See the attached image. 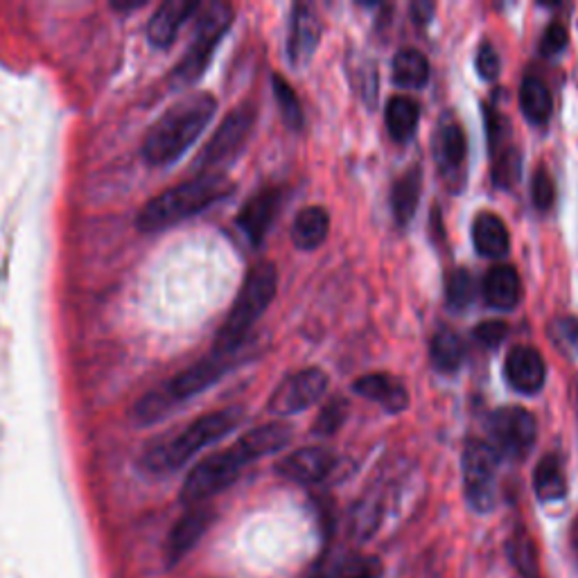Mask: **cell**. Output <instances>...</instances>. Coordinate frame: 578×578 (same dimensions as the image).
I'll use <instances>...</instances> for the list:
<instances>
[{
    "label": "cell",
    "instance_id": "obj_25",
    "mask_svg": "<svg viewBox=\"0 0 578 578\" xmlns=\"http://www.w3.org/2000/svg\"><path fill=\"white\" fill-rule=\"evenodd\" d=\"M386 131L395 143H404L417 134L421 120V107L406 96H393L386 105Z\"/></svg>",
    "mask_w": 578,
    "mask_h": 578
},
{
    "label": "cell",
    "instance_id": "obj_23",
    "mask_svg": "<svg viewBox=\"0 0 578 578\" xmlns=\"http://www.w3.org/2000/svg\"><path fill=\"white\" fill-rule=\"evenodd\" d=\"M330 231V215L323 206L303 208L292 224V242L301 252H312L323 244Z\"/></svg>",
    "mask_w": 578,
    "mask_h": 578
},
{
    "label": "cell",
    "instance_id": "obj_13",
    "mask_svg": "<svg viewBox=\"0 0 578 578\" xmlns=\"http://www.w3.org/2000/svg\"><path fill=\"white\" fill-rule=\"evenodd\" d=\"M323 35V23L312 3H298L292 10L290 37H287V57L294 68L305 66L314 50L319 48Z\"/></svg>",
    "mask_w": 578,
    "mask_h": 578
},
{
    "label": "cell",
    "instance_id": "obj_36",
    "mask_svg": "<svg viewBox=\"0 0 578 578\" xmlns=\"http://www.w3.org/2000/svg\"><path fill=\"white\" fill-rule=\"evenodd\" d=\"M531 197H533V206L538 210H549L556 202V184L551 179V175L547 173L545 165H540V168L536 170L533 175V184H531Z\"/></svg>",
    "mask_w": 578,
    "mask_h": 578
},
{
    "label": "cell",
    "instance_id": "obj_2",
    "mask_svg": "<svg viewBox=\"0 0 578 578\" xmlns=\"http://www.w3.org/2000/svg\"><path fill=\"white\" fill-rule=\"evenodd\" d=\"M217 111V100L210 94H193L165 111L147 131L143 156L149 165L175 163L208 127Z\"/></svg>",
    "mask_w": 578,
    "mask_h": 578
},
{
    "label": "cell",
    "instance_id": "obj_17",
    "mask_svg": "<svg viewBox=\"0 0 578 578\" xmlns=\"http://www.w3.org/2000/svg\"><path fill=\"white\" fill-rule=\"evenodd\" d=\"M202 3L197 0H168L156 8L147 23V39L156 48H168L175 43L179 30L188 19L199 12Z\"/></svg>",
    "mask_w": 578,
    "mask_h": 578
},
{
    "label": "cell",
    "instance_id": "obj_3",
    "mask_svg": "<svg viewBox=\"0 0 578 578\" xmlns=\"http://www.w3.org/2000/svg\"><path fill=\"white\" fill-rule=\"evenodd\" d=\"M244 419L242 406H226L193 421L179 434L158 441L143 454V468L151 474H170L184 468L208 445L231 434Z\"/></svg>",
    "mask_w": 578,
    "mask_h": 578
},
{
    "label": "cell",
    "instance_id": "obj_30",
    "mask_svg": "<svg viewBox=\"0 0 578 578\" xmlns=\"http://www.w3.org/2000/svg\"><path fill=\"white\" fill-rule=\"evenodd\" d=\"M490 156H492V184L502 190H509L511 186H516L520 179V170H522V156H520L518 145L513 143L509 147L492 151Z\"/></svg>",
    "mask_w": 578,
    "mask_h": 578
},
{
    "label": "cell",
    "instance_id": "obj_16",
    "mask_svg": "<svg viewBox=\"0 0 578 578\" xmlns=\"http://www.w3.org/2000/svg\"><path fill=\"white\" fill-rule=\"evenodd\" d=\"M213 518L215 513L206 504H197L188 509V513L173 527L168 542H165V556H168L170 565L184 560L197 547V542L210 529Z\"/></svg>",
    "mask_w": 578,
    "mask_h": 578
},
{
    "label": "cell",
    "instance_id": "obj_41",
    "mask_svg": "<svg viewBox=\"0 0 578 578\" xmlns=\"http://www.w3.org/2000/svg\"><path fill=\"white\" fill-rule=\"evenodd\" d=\"M569 542H571V549H574V553H576V558H578V516H576L574 522H571V529H569Z\"/></svg>",
    "mask_w": 578,
    "mask_h": 578
},
{
    "label": "cell",
    "instance_id": "obj_15",
    "mask_svg": "<svg viewBox=\"0 0 578 578\" xmlns=\"http://www.w3.org/2000/svg\"><path fill=\"white\" fill-rule=\"evenodd\" d=\"M337 457L325 448H301L278 463V474L294 483H319L335 470Z\"/></svg>",
    "mask_w": 578,
    "mask_h": 578
},
{
    "label": "cell",
    "instance_id": "obj_43",
    "mask_svg": "<svg viewBox=\"0 0 578 578\" xmlns=\"http://www.w3.org/2000/svg\"><path fill=\"white\" fill-rule=\"evenodd\" d=\"M314 578H325V574H316V576H314Z\"/></svg>",
    "mask_w": 578,
    "mask_h": 578
},
{
    "label": "cell",
    "instance_id": "obj_31",
    "mask_svg": "<svg viewBox=\"0 0 578 578\" xmlns=\"http://www.w3.org/2000/svg\"><path fill=\"white\" fill-rule=\"evenodd\" d=\"M349 411H351V404H349L346 398H342V395L333 398L319 411V417H316V421L312 425V434L314 437H333V434H337L340 428L349 419Z\"/></svg>",
    "mask_w": 578,
    "mask_h": 578
},
{
    "label": "cell",
    "instance_id": "obj_33",
    "mask_svg": "<svg viewBox=\"0 0 578 578\" xmlns=\"http://www.w3.org/2000/svg\"><path fill=\"white\" fill-rule=\"evenodd\" d=\"M477 294V283L468 270H457L448 276L445 283V301L450 310H466Z\"/></svg>",
    "mask_w": 578,
    "mask_h": 578
},
{
    "label": "cell",
    "instance_id": "obj_21",
    "mask_svg": "<svg viewBox=\"0 0 578 578\" xmlns=\"http://www.w3.org/2000/svg\"><path fill=\"white\" fill-rule=\"evenodd\" d=\"M472 242L474 249L486 258H502L509 254L511 237L509 228L500 215L479 213L472 224Z\"/></svg>",
    "mask_w": 578,
    "mask_h": 578
},
{
    "label": "cell",
    "instance_id": "obj_19",
    "mask_svg": "<svg viewBox=\"0 0 578 578\" xmlns=\"http://www.w3.org/2000/svg\"><path fill=\"white\" fill-rule=\"evenodd\" d=\"M353 391L364 395L366 400L378 402L389 414H400L409 406V393L404 389V384L389 375V373H369L362 375L355 384Z\"/></svg>",
    "mask_w": 578,
    "mask_h": 578
},
{
    "label": "cell",
    "instance_id": "obj_4",
    "mask_svg": "<svg viewBox=\"0 0 578 578\" xmlns=\"http://www.w3.org/2000/svg\"><path fill=\"white\" fill-rule=\"evenodd\" d=\"M235 186L222 175H202L193 182L179 184L170 190L156 195L140 213H138V228L143 233H158L165 228H173L190 217L204 213L213 204L226 199Z\"/></svg>",
    "mask_w": 578,
    "mask_h": 578
},
{
    "label": "cell",
    "instance_id": "obj_10",
    "mask_svg": "<svg viewBox=\"0 0 578 578\" xmlns=\"http://www.w3.org/2000/svg\"><path fill=\"white\" fill-rule=\"evenodd\" d=\"M490 448L509 459H525L538 439V423L525 406H502L488 421Z\"/></svg>",
    "mask_w": 578,
    "mask_h": 578
},
{
    "label": "cell",
    "instance_id": "obj_37",
    "mask_svg": "<svg viewBox=\"0 0 578 578\" xmlns=\"http://www.w3.org/2000/svg\"><path fill=\"white\" fill-rule=\"evenodd\" d=\"M472 337L483 349H498L509 337V325L504 321H483L474 327Z\"/></svg>",
    "mask_w": 578,
    "mask_h": 578
},
{
    "label": "cell",
    "instance_id": "obj_9",
    "mask_svg": "<svg viewBox=\"0 0 578 578\" xmlns=\"http://www.w3.org/2000/svg\"><path fill=\"white\" fill-rule=\"evenodd\" d=\"M254 125H256L254 105H239L237 109H233L222 120L217 131L210 136L206 147L199 151V156L195 160L197 170H202L204 175H213L215 168H219V165H224L233 156H237L242 151V147L246 145V140H249Z\"/></svg>",
    "mask_w": 578,
    "mask_h": 578
},
{
    "label": "cell",
    "instance_id": "obj_20",
    "mask_svg": "<svg viewBox=\"0 0 578 578\" xmlns=\"http://www.w3.org/2000/svg\"><path fill=\"white\" fill-rule=\"evenodd\" d=\"M483 298L490 307L498 310H513L522 301V281L516 267L511 265H498L492 267L483 278Z\"/></svg>",
    "mask_w": 578,
    "mask_h": 578
},
{
    "label": "cell",
    "instance_id": "obj_40",
    "mask_svg": "<svg viewBox=\"0 0 578 578\" xmlns=\"http://www.w3.org/2000/svg\"><path fill=\"white\" fill-rule=\"evenodd\" d=\"M432 14H434V3H425V0H419V3L411 6V19H414L419 26H428Z\"/></svg>",
    "mask_w": 578,
    "mask_h": 578
},
{
    "label": "cell",
    "instance_id": "obj_14",
    "mask_svg": "<svg viewBox=\"0 0 578 578\" xmlns=\"http://www.w3.org/2000/svg\"><path fill=\"white\" fill-rule=\"evenodd\" d=\"M283 188H265L256 193L237 213V226L254 246L265 242L267 231L272 228L283 206Z\"/></svg>",
    "mask_w": 578,
    "mask_h": 578
},
{
    "label": "cell",
    "instance_id": "obj_22",
    "mask_svg": "<svg viewBox=\"0 0 578 578\" xmlns=\"http://www.w3.org/2000/svg\"><path fill=\"white\" fill-rule=\"evenodd\" d=\"M423 190V173L419 165L409 168L404 175L398 177V182L391 188V210L398 222V226H406L417 215L419 202Z\"/></svg>",
    "mask_w": 578,
    "mask_h": 578
},
{
    "label": "cell",
    "instance_id": "obj_12",
    "mask_svg": "<svg viewBox=\"0 0 578 578\" xmlns=\"http://www.w3.org/2000/svg\"><path fill=\"white\" fill-rule=\"evenodd\" d=\"M327 389V375L316 369H303L294 375H290L272 395L270 400V411L276 417H290L296 411H303L312 406Z\"/></svg>",
    "mask_w": 578,
    "mask_h": 578
},
{
    "label": "cell",
    "instance_id": "obj_6",
    "mask_svg": "<svg viewBox=\"0 0 578 578\" xmlns=\"http://www.w3.org/2000/svg\"><path fill=\"white\" fill-rule=\"evenodd\" d=\"M233 364H235V355H222L213 351L202 362L177 373L170 382H165L151 389L149 393H145L134 406V419L140 425H151L165 419V414H170L177 404L190 400L193 395L215 384L224 373L231 371Z\"/></svg>",
    "mask_w": 578,
    "mask_h": 578
},
{
    "label": "cell",
    "instance_id": "obj_32",
    "mask_svg": "<svg viewBox=\"0 0 578 578\" xmlns=\"http://www.w3.org/2000/svg\"><path fill=\"white\" fill-rule=\"evenodd\" d=\"M272 85H274V96H276V100H278V109H281L283 123H285L292 131L303 129V109H301L298 96H296L294 89L290 87V81H287L285 77H281V75H274Z\"/></svg>",
    "mask_w": 578,
    "mask_h": 578
},
{
    "label": "cell",
    "instance_id": "obj_27",
    "mask_svg": "<svg viewBox=\"0 0 578 578\" xmlns=\"http://www.w3.org/2000/svg\"><path fill=\"white\" fill-rule=\"evenodd\" d=\"M430 79V61L417 48H404L393 57V81L402 89H423Z\"/></svg>",
    "mask_w": 578,
    "mask_h": 578
},
{
    "label": "cell",
    "instance_id": "obj_35",
    "mask_svg": "<svg viewBox=\"0 0 578 578\" xmlns=\"http://www.w3.org/2000/svg\"><path fill=\"white\" fill-rule=\"evenodd\" d=\"M549 335L558 349L565 353L578 351V319L576 316H556L549 323Z\"/></svg>",
    "mask_w": 578,
    "mask_h": 578
},
{
    "label": "cell",
    "instance_id": "obj_11",
    "mask_svg": "<svg viewBox=\"0 0 578 578\" xmlns=\"http://www.w3.org/2000/svg\"><path fill=\"white\" fill-rule=\"evenodd\" d=\"M432 154L439 177L448 190L461 193L468 170V138L461 123L452 114H445L439 120L432 138Z\"/></svg>",
    "mask_w": 578,
    "mask_h": 578
},
{
    "label": "cell",
    "instance_id": "obj_28",
    "mask_svg": "<svg viewBox=\"0 0 578 578\" xmlns=\"http://www.w3.org/2000/svg\"><path fill=\"white\" fill-rule=\"evenodd\" d=\"M432 364L443 373H454L466 360V344L452 327H439L430 342Z\"/></svg>",
    "mask_w": 578,
    "mask_h": 578
},
{
    "label": "cell",
    "instance_id": "obj_24",
    "mask_svg": "<svg viewBox=\"0 0 578 578\" xmlns=\"http://www.w3.org/2000/svg\"><path fill=\"white\" fill-rule=\"evenodd\" d=\"M533 490L540 502H560L567 494V477L558 454H545L533 470Z\"/></svg>",
    "mask_w": 578,
    "mask_h": 578
},
{
    "label": "cell",
    "instance_id": "obj_7",
    "mask_svg": "<svg viewBox=\"0 0 578 578\" xmlns=\"http://www.w3.org/2000/svg\"><path fill=\"white\" fill-rule=\"evenodd\" d=\"M197 23L193 32V41L184 55V59L175 68V79L179 85L188 87L204 75L210 57L233 23V8L228 3H208L197 12Z\"/></svg>",
    "mask_w": 578,
    "mask_h": 578
},
{
    "label": "cell",
    "instance_id": "obj_5",
    "mask_svg": "<svg viewBox=\"0 0 578 578\" xmlns=\"http://www.w3.org/2000/svg\"><path fill=\"white\" fill-rule=\"evenodd\" d=\"M278 290V270L274 263H258L252 267V272L246 274L242 290L222 325V330L217 333L215 340V353L222 355H235L244 340L249 337L252 327L256 325V321L267 312L270 303L274 301Z\"/></svg>",
    "mask_w": 578,
    "mask_h": 578
},
{
    "label": "cell",
    "instance_id": "obj_26",
    "mask_svg": "<svg viewBox=\"0 0 578 578\" xmlns=\"http://www.w3.org/2000/svg\"><path fill=\"white\" fill-rule=\"evenodd\" d=\"M520 109L533 125H547L551 118L553 100L545 79L538 75H527L520 87Z\"/></svg>",
    "mask_w": 578,
    "mask_h": 578
},
{
    "label": "cell",
    "instance_id": "obj_38",
    "mask_svg": "<svg viewBox=\"0 0 578 578\" xmlns=\"http://www.w3.org/2000/svg\"><path fill=\"white\" fill-rule=\"evenodd\" d=\"M477 70H479V75H481L483 79H488V81L500 77L502 61H500L498 50L492 48L490 41H483V43L479 46V50H477Z\"/></svg>",
    "mask_w": 578,
    "mask_h": 578
},
{
    "label": "cell",
    "instance_id": "obj_8",
    "mask_svg": "<svg viewBox=\"0 0 578 578\" xmlns=\"http://www.w3.org/2000/svg\"><path fill=\"white\" fill-rule=\"evenodd\" d=\"M498 461L500 454L488 441L468 439L461 457L463 468V494L466 502L477 513L492 511L498 502Z\"/></svg>",
    "mask_w": 578,
    "mask_h": 578
},
{
    "label": "cell",
    "instance_id": "obj_42",
    "mask_svg": "<svg viewBox=\"0 0 578 578\" xmlns=\"http://www.w3.org/2000/svg\"><path fill=\"white\" fill-rule=\"evenodd\" d=\"M143 3L138 0V3H114V10L118 12H134V10H140Z\"/></svg>",
    "mask_w": 578,
    "mask_h": 578
},
{
    "label": "cell",
    "instance_id": "obj_1",
    "mask_svg": "<svg viewBox=\"0 0 578 578\" xmlns=\"http://www.w3.org/2000/svg\"><path fill=\"white\" fill-rule=\"evenodd\" d=\"M292 441V428L285 423H265L239 437L226 450H219L199 461L186 477L182 500L188 507L206 504L215 494L237 481L242 470L254 461L281 452Z\"/></svg>",
    "mask_w": 578,
    "mask_h": 578
},
{
    "label": "cell",
    "instance_id": "obj_18",
    "mask_svg": "<svg viewBox=\"0 0 578 578\" xmlns=\"http://www.w3.org/2000/svg\"><path fill=\"white\" fill-rule=\"evenodd\" d=\"M504 373L509 384L520 393H536L542 389L547 378V366L542 355L531 346H516L509 351L504 362Z\"/></svg>",
    "mask_w": 578,
    "mask_h": 578
},
{
    "label": "cell",
    "instance_id": "obj_29",
    "mask_svg": "<svg viewBox=\"0 0 578 578\" xmlns=\"http://www.w3.org/2000/svg\"><path fill=\"white\" fill-rule=\"evenodd\" d=\"M507 553L511 565L516 567V571L522 578H542L540 576V560H538V551H536V542L531 538V533L525 527H516L509 545H507Z\"/></svg>",
    "mask_w": 578,
    "mask_h": 578
},
{
    "label": "cell",
    "instance_id": "obj_34",
    "mask_svg": "<svg viewBox=\"0 0 578 578\" xmlns=\"http://www.w3.org/2000/svg\"><path fill=\"white\" fill-rule=\"evenodd\" d=\"M382 574V562L373 556H355L330 569L325 578H378Z\"/></svg>",
    "mask_w": 578,
    "mask_h": 578
},
{
    "label": "cell",
    "instance_id": "obj_39",
    "mask_svg": "<svg viewBox=\"0 0 578 578\" xmlns=\"http://www.w3.org/2000/svg\"><path fill=\"white\" fill-rule=\"evenodd\" d=\"M567 28L560 23V21H553L547 26L545 35H542V41H540V52L545 57H553L558 55L565 46H567Z\"/></svg>",
    "mask_w": 578,
    "mask_h": 578
}]
</instances>
